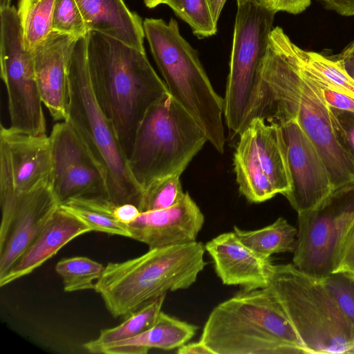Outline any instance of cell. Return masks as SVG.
<instances>
[{"mask_svg":"<svg viewBox=\"0 0 354 354\" xmlns=\"http://www.w3.org/2000/svg\"><path fill=\"white\" fill-rule=\"evenodd\" d=\"M286 145L290 189L284 195L301 212L316 206L333 189L328 169L317 149L295 119L279 124Z\"/></svg>","mask_w":354,"mask_h":354,"instance_id":"15","label":"cell"},{"mask_svg":"<svg viewBox=\"0 0 354 354\" xmlns=\"http://www.w3.org/2000/svg\"><path fill=\"white\" fill-rule=\"evenodd\" d=\"M167 0H144L145 6L149 8H153L160 4H166Z\"/></svg>","mask_w":354,"mask_h":354,"instance_id":"41","label":"cell"},{"mask_svg":"<svg viewBox=\"0 0 354 354\" xmlns=\"http://www.w3.org/2000/svg\"><path fill=\"white\" fill-rule=\"evenodd\" d=\"M322 280L354 329V276L333 273Z\"/></svg>","mask_w":354,"mask_h":354,"instance_id":"32","label":"cell"},{"mask_svg":"<svg viewBox=\"0 0 354 354\" xmlns=\"http://www.w3.org/2000/svg\"><path fill=\"white\" fill-rule=\"evenodd\" d=\"M348 75L354 80V41L337 57Z\"/></svg>","mask_w":354,"mask_h":354,"instance_id":"39","label":"cell"},{"mask_svg":"<svg viewBox=\"0 0 354 354\" xmlns=\"http://www.w3.org/2000/svg\"><path fill=\"white\" fill-rule=\"evenodd\" d=\"M143 28L169 93L193 117L212 145L223 153L224 100L214 89L196 50L180 35L173 18L169 23L146 18Z\"/></svg>","mask_w":354,"mask_h":354,"instance_id":"5","label":"cell"},{"mask_svg":"<svg viewBox=\"0 0 354 354\" xmlns=\"http://www.w3.org/2000/svg\"><path fill=\"white\" fill-rule=\"evenodd\" d=\"M297 214L293 264L323 279L333 274L339 242L354 219V180L333 187L316 206Z\"/></svg>","mask_w":354,"mask_h":354,"instance_id":"12","label":"cell"},{"mask_svg":"<svg viewBox=\"0 0 354 354\" xmlns=\"http://www.w3.org/2000/svg\"><path fill=\"white\" fill-rule=\"evenodd\" d=\"M224 118L232 136L241 133L248 115L273 29L275 12L259 1H236Z\"/></svg>","mask_w":354,"mask_h":354,"instance_id":"9","label":"cell"},{"mask_svg":"<svg viewBox=\"0 0 354 354\" xmlns=\"http://www.w3.org/2000/svg\"><path fill=\"white\" fill-rule=\"evenodd\" d=\"M322 91L324 98L329 107L354 112L353 97L326 88H322Z\"/></svg>","mask_w":354,"mask_h":354,"instance_id":"36","label":"cell"},{"mask_svg":"<svg viewBox=\"0 0 354 354\" xmlns=\"http://www.w3.org/2000/svg\"><path fill=\"white\" fill-rule=\"evenodd\" d=\"M204 222L201 209L185 192L177 204L141 212L127 227L131 239L153 249L196 241Z\"/></svg>","mask_w":354,"mask_h":354,"instance_id":"16","label":"cell"},{"mask_svg":"<svg viewBox=\"0 0 354 354\" xmlns=\"http://www.w3.org/2000/svg\"><path fill=\"white\" fill-rule=\"evenodd\" d=\"M1 77L7 91L10 129L24 134L46 133V119L34 69L33 50L24 46L14 6L0 8Z\"/></svg>","mask_w":354,"mask_h":354,"instance_id":"11","label":"cell"},{"mask_svg":"<svg viewBox=\"0 0 354 354\" xmlns=\"http://www.w3.org/2000/svg\"><path fill=\"white\" fill-rule=\"evenodd\" d=\"M234 232L243 244L266 257L274 254L294 252L296 246L297 229L283 217L255 230H243L234 226Z\"/></svg>","mask_w":354,"mask_h":354,"instance_id":"24","label":"cell"},{"mask_svg":"<svg viewBox=\"0 0 354 354\" xmlns=\"http://www.w3.org/2000/svg\"><path fill=\"white\" fill-rule=\"evenodd\" d=\"M261 5L275 12L281 11L297 15L310 5L311 0H258Z\"/></svg>","mask_w":354,"mask_h":354,"instance_id":"35","label":"cell"},{"mask_svg":"<svg viewBox=\"0 0 354 354\" xmlns=\"http://www.w3.org/2000/svg\"><path fill=\"white\" fill-rule=\"evenodd\" d=\"M236 1H258V0H236Z\"/></svg>","mask_w":354,"mask_h":354,"instance_id":"43","label":"cell"},{"mask_svg":"<svg viewBox=\"0 0 354 354\" xmlns=\"http://www.w3.org/2000/svg\"><path fill=\"white\" fill-rule=\"evenodd\" d=\"M268 289L307 353L354 354V329L322 279L294 264L274 265Z\"/></svg>","mask_w":354,"mask_h":354,"instance_id":"7","label":"cell"},{"mask_svg":"<svg viewBox=\"0 0 354 354\" xmlns=\"http://www.w3.org/2000/svg\"><path fill=\"white\" fill-rule=\"evenodd\" d=\"M198 328L161 311L150 328L132 338L108 345L100 353L145 354L151 348L174 350L188 342Z\"/></svg>","mask_w":354,"mask_h":354,"instance_id":"22","label":"cell"},{"mask_svg":"<svg viewBox=\"0 0 354 354\" xmlns=\"http://www.w3.org/2000/svg\"><path fill=\"white\" fill-rule=\"evenodd\" d=\"M201 242L149 249L120 263H109L95 290L114 317H126L169 291L189 288L207 263Z\"/></svg>","mask_w":354,"mask_h":354,"instance_id":"4","label":"cell"},{"mask_svg":"<svg viewBox=\"0 0 354 354\" xmlns=\"http://www.w3.org/2000/svg\"><path fill=\"white\" fill-rule=\"evenodd\" d=\"M335 139L345 153L354 162V112L329 107Z\"/></svg>","mask_w":354,"mask_h":354,"instance_id":"33","label":"cell"},{"mask_svg":"<svg viewBox=\"0 0 354 354\" xmlns=\"http://www.w3.org/2000/svg\"><path fill=\"white\" fill-rule=\"evenodd\" d=\"M77 39L51 31L33 50L35 78L43 104L56 121L68 116V62Z\"/></svg>","mask_w":354,"mask_h":354,"instance_id":"18","label":"cell"},{"mask_svg":"<svg viewBox=\"0 0 354 354\" xmlns=\"http://www.w3.org/2000/svg\"><path fill=\"white\" fill-rule=\"evenodd\" d=\"M86 36L76 40L68 59L66 120L73 126L103 171L109 200L115 205L131 203L139 208L142 189L130 171L128 159L93 89Z\"/></svg>","mask_w":354,"mask_h":354,"instance_id":"6","label":"cell"},{"mask_svg":"<svg viewBox=\"0 0 354 354\" xmlns=\"http://www.w3.org/2000/svg\"><path fill=\"white\" fill-rule=\"evenodd\" d=\"M333 273L354 276V219L339 242L335 255Z\"/></svg>","mask_w":354,"mask_h":354,"instance_id":"34","label":"cell"},{"mask_svg":"<svg viewBox=\"0 0 354 354\" xmlns=\"http://www.w3.org/2000/svg\"><path fill=\"white\" fill-rule=\"evenodd\" d=\"M205 248L223 284L239 286L247 291L268 286L274 267L270 257L249 248L234 232L218 235Z\"/></svg>","mask_w":354,"mask_h":354,"instance_id":"19","label":"cell"},{"mask_svg":"<svg viewBox=\"0 0 354 354\" xmlns=\"http://www.w3.org/2000/svg\"><path fill=\"white\" fill-rule=\"evenodd\" d=\"M328 10L350 17L354 15V0H319Z\"/></svg>","mask_w":354,"mask_h":354,"instance_id":"38","label":"cell"},{"mask_svg":"<svg viewBox=\"0 0 354 354\" xmlns=\"http://www.w3.org/2000/svg\"><path fill=\"white\" fill-rule=\"evenodd\" d=\"M226 0H167L175 14L202 39L215 35L221 12Z\"/></svg>","mask_w":354,"mask_h":354,"instance_id":"28","label":"cell"},{"mask_svg":"<svg viewBox=\"0 0 354 354\" xmlns=\"http://www.w3.org/2000/svg\"><path fill=\"white\" fill-rule=\"evenodd\" d=\"M52 31L69 35L77 39L86 37L87 30L76 0H56Z\"/></svg>","mask_w":354,"mask_h":354,"instance_id":"31","label":"cell"},{"mask_svg":"<svg viewBox=\"0 0 354 354\" xmlns=\"http://www.w3.org/2000/svg\"><path fill=\"white\" fill-rule=\"evenodd\" d=\"M178 354H212L211 350L201 340L186 343L177 348Z\"/></svg>","mask_w":354,"mask_h":354,"instance_id":"40","label":"cell"},{"mask_svg":"<svg viewBox=\"0 0 354 354\" xmlns=\"http://www.w3.org/2000/svg\"><path fill=\"white\" fill-rule=\"evenodd\" d=\"M56 0H18L17 13L25 48L32 51L52 31Z\"/></svg>","mask_w":354,"mask_h":354,"instance_id":"27","label":"cell"},{"mask_svg":"<svg viewBox=\"0 0 354 354\" xmlns=\"http://www.w3.org/2000/svg\"><path fill=\"white\" fill-rule=\"evenodd\" d=\"M295 51L306 72L322 88L341 92L354 98V80L348 75L338 59L305 50L297 45Z\"/></svg>","mask_w":354,"mask_h":354,"instance_id":"26","label":"cell"},{"mask_svg":"<svg viewBox=\"0 0 354 354\" xmlns=\"http://www.w3.org/2000/svg\"><path fill=\"white\" fill-rule=\"evenodd\" d=\"M166 295H162L133 312L120 325L103 329L99 336L83 344L88 352L100 353L111 344L132 338L150 328L156 322Z\"/></svg>","mask_w":354,"mask_h":354,"instance_id":"23","label":"cell"},{"mask_svg":"<svg viewBox=\"0 0 354 354\" xmlns=\"http://www.w3.org/2000/svg\"><path fill=\"white\" fill-rule=\"evenodd\" d=\"M208 141L193 117L169 92L152 104L141 121L128 158L142 191L155 180L180 174Z\"/></svg>","mask_w":354,"mask_h":354,"instance_id":"8","label":"cell"},{"mask_svg":"<svg viewBox=\"0 0 354 354\" xmlns=\"http://www.w3.org/2000/svg\"><path fill=\"white\" fill-rule=\"evenodd\" d=\"M180 174L155 180L142 191L139 209L141 212L165 209L177 204L184 196Z\"/></svg>","mask_w":354,"mask_h":354,"instance_id":"30","label":"cell"},{"mask_svg":"<svg viewBox=\"0 0 354 354\" xmlns=\"http://www.w3.org/2000/svg\"><path fill=\"white\" fill-rule=\"evenodd\" d=\"M88 32L95 31L145 53L143 21L124 0H76Z\"/></svg>","mask_w":354,"mask_h":354,"instance_id":"21","label":"cell"},{"mask_svg":"<svg viewBox=\"0 0 354 354\" xmlns=\"http://www.w3.org/2000/svg\"><path fill=\"white\" fill-rule=\"evenodd\" d=\"M49 136L21 133L1 125L0 196L28 192L50 179Z\"/></svg>","mask_w":354,"mask_h":354,"instance_id":"14","label":"cell"},{"mask_svg":"<svg viewBox=\"0 0 354 354\" xmlns=\"http://www.w3.org/2000/svg\"><path fill=\"white\" fill-rule=\"evenodd\" d=\"M11 1L12 0H0V8L10 6Z\"/></svg>","mask_w":354,"mask_h":354,"instance_id":"42","label":"cell"},{"mask_svg":"<svg viewBox=\"0 0 354 354\" xmlns=\"http://www.w3.org/2000/svg\"><path fill=\"white\" fill-rule=\"evenodd\" d=\"M58 206L50 179L17 196L9 230L0 244V278L35 239Z\"/></svg>","mask_w":354,"mask_h":354,"instance_id":"17","label":"cell"},{"mask_svg":"<svg viewBox=\"0 0 354 354\" xmlns=\"http://www.w3.org/2000/svg\"><path fill=\"white\" fill-rule=\"evenodd\" d=\"M212 354L307 353L268 289L243 290L210 313L200 339Z\"/></svg>","mask_w":354,"mask_h":354,"instance_id":"3","label":"cell"},{"mask_svg":"<svg viewBox=\"0 0 354 354\" xmlns=\"http://www.w3.org/2000/svg\"><path fill=\"white\" fill-rule=\"evenodd\" d=\"M295 46L281 28L272 30L242 130L254 118L275 124L295 119L337 187L354 180V162L338 145L322 88L301 65Z\"/></svg>","mask_w":354,"mask_h":354,"instance_id":"1","label":"cell"},{"mask_svg":"<svg viewBox=\"0 0 354 354\" xmlns=\"http://www.w3.org/2000/svg\"><path fill=\"white\" fill-rule=\"evenodd\" d=\"M239 136L233 165L240 193L255 203L284 196L291 182L281 127L254 118Z\"/></svg>","mask_w":354,"mask_h":354,"instance_id":"10","label":"cell"},{"mask_svg":"<svg viewBox=\"0 0 354 354\" xmlns=\"http://www.w3.org/2000/svg\"><path fill=\"white\" fill-rule=\"evenodd\" d=\"M104 269L102 264L85 257L62 259L55 266L66 292L94 289L93 281L100 277Z\"/></svg>","mask_w":354,"mask_h":354,"instance_id":"29","label":"cell"},{"mask_svg":"<svg viewBox=\"0 0 354 354\" xmlns=\"http://www.w3.org/2000/svg\"><path fill=\"white\" fill-rule=\"evenodd\" d=\"M87 58L96 99L127 159L149 108L168 93L146 53L95 31L87 36Z\"/></svg>","mask_w":354,"mask_h":354,"instance_id":"2","label":"cell"},{"mask_svg":"<svg viewBox=\"0 0 354 354\" xmlns=\"http://www.w3.org/2000/svg\"><path fill=\"white\" fill-rule=\"evenodd\" d=\"M52 171L50 182L59 205L76 198H108L100 166L66 120L56 123L49 136Z\"/></svg>","mask_w":354,"mask_h":354,"instance_id":"13","label":"cell"},{"mask_svg":"<svg viewBox=\"0 0 354 354\" xmlns=\"http://www.w3.org/2000/svg\"><path fill=\"white\" fill-rule=\"evenodd\" d=\"M59 206L78 217L92 231L131 238L127 225L113 216L116 205L106 198H76Z\"/></svg>","mask_w":354,"mask_h":354,"instance_id":"25","label":"cell"},{"mask_svg":"<svg viewBox=\"0 0 354 354\" xmlns=\"http://www.w3.org/2000/svg\"><path fill=\"white\" fill-rule=\"evenodd\" d=\"M91 231L84 221L58 206L35 239L0 278V286L29 274L71 241Z\"/></svg>","mask_w":354,"mask_h":354,"instance_id":"20","label":"cell"},{"mask_svg":"<svg viewBox=\"0 0 354 354\" xmlns=\"http://www.w3.org/2000/svg\"><path fill=\"white\" fill-rule=\"evenodd\" d=\"M140 213L139 208L131 203L116 205L113 209L115 218L118 222L127 225L133 222Z\"/></svg>","mask_w":354,"mask_h":354,"instance_id":"37","label":"cell"}]
</instances>
